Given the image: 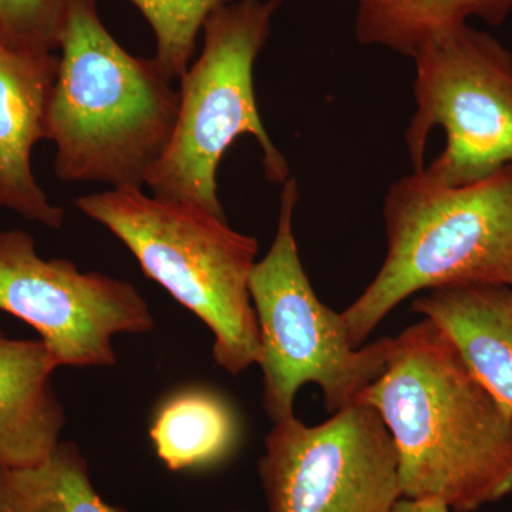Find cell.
I'll return each instance as SVG.
<instances>
[{
    "instance_id": "cell-1",
    "label": "cell",
    "mask_w": 512,
    "mask_h": 512,
    "mask_svg": "<svg viewBox=\"0 0 512 512\" xmlns=\"http://www.w3.org/2000/svg\"><path fill=\"white\" fill-rule=\"evenodd\" d=\"M357 402L392 434L406 500L476 512L512 494V410L430 319L394 338L386 369Z\"/></svg>"
},
{
    "instance_id": "cell-2",
    "label": "cell",
    "mask_w": 512,
    "mask_h": 512,
    "mask_svg": "<svg viewBox=\"0 0 512 512\" xmlns=\"http://www.w3.org/2000/svg\"><path fill=\"white\" fill-rule=\"evenodd\" d=\"M59 50L47 123L57 177L143 187L177 123L180 93L173 80L156 59L119 45L96 0H72Z\"/></svg>"
},
{
    "instance_id": "cell-3",
    "label": "cell",
    "mask_w": 512,
    "mask_h": 512,
    "mask_svg": "<svg viewBox=\"0 0 512 512\" xmlns=\"http://www.w3.org/2000/svg\"><path fill=\"white\" fill-rule=\"evenodd\" d=\"M383 220V264L342 312L355 348L416 293L461 285L512 288V167L463 187H444L413 171L387 191Z\"/></svg>"
},
{
    "instance_id": "cell-4",
    "label": "cell",
    "mask_w": 512,
    "mask_h": 512,
    "mask_svg": "<svg viewBox=\"0 0 512 512\" xmlns=\"http://www.w3.org/2000/svg\"><path fill=\"white\" fill-rule=\"evenodd\" d=\"M136 256L144 275L194 313L214 336L212 357L237 376L261 360L249 293L258 241L200 205L164 200L141 188H113L74 201Z\"/></svg>"
},
{
    "instance_id": "cell-5",
    "label": "cell",
    "mask_w": 512,
    "mask_h": 512,
    "mask_svg": "<svg viewBox=\"0 0 512 512\" xmlns=\"http://www.w3.org/2000/svg\"><path fill=\"white\" fill-rule=\"evenodd\" d=\"M284 2L238 0L205 22L204 49L181 77L173 137L146 178L154 197L200 205L227 218L218 197V167L242 136L258 141L268 181L289 180L288 161L265 130L254 89L256 59Z\"/></svg>"
},
{
    "instance_id": "cell-6",
    "label": "cell",
    "mask_w": 512,
    "mask_h": 512,
    "mask_svg": "<svg viewBox=\"0 0 512 512\" xmlns=\"http://www.w3.org/2000/svg\"><path fill=\"white\" fill-rule=\"evenodd\" d=\"M298 198V183L289 178L274 242L249 278L261 335L262 406L272 423L295 416L296 396L309 383L322 390L330 414L356 403L386 369L394 345L382 338L355 348L342 313L313 291L293 232Z\"/></svg>"
},
{
    "instance_id": "cell-7",
    "label": "cell",
    "mask_w": 512,
    "mask_h": 512,
    "mask_svg": "<svg viewBox=\"0 0 512 512\" xmlns=\"http://www.w3.org/2000/svg\"><path fill=\"white\" fill-rule=\"evenodd\" d=\"M416 113L404 140L413 171L463 187L512 167V53L468 25L413 57Z\"/></svg>"
},
{
    "instance_id": "cell-8",
    "label": "cell",
    "mask_w": 512,
    "mask_h": 512,
    "mask_svg": "<svg viewBox=\"0 0 512 512\" xmlns=\"http://www.w3.org/2000/svg\"><path fill=\"white\" fill-rule=\"evenodd\" d=\"M258 476L268 512H393L403 498L392 434L362 402L319 426L272 423Z\"/></svg>"
},
{
    "instance_id": "cell-9",
    "label": "cell",
    "mask_w": 512,
    "mask_h": 512,
    "mask_svg": "<svg viewBox=\"0 0 512 512\" xmlns=\"http://www.w3.org/2000/svg\"><path fill=\"white\" fill-rule=\"evenodd\" d=\"M0 311L29 323L57 367H113L117 335L156 328L136 286L100 272H82L70 259H43L35 238L0 232Z\"/></svg>"
},
{
    "instance_id": "cell-10",
    "label": "cell",
    "mask_w": 512,
    "mask_h": 512,
    "mask_svg": "<svg viewBox=\"0 0 512 512\" xmlns=\"http://www.w3.org/2000/svg\"><path fill=\"white\" fill-rule=\"evenodd\" d=\"M59 57L20 52L0 42V207L60 228L64 211L47 198L32 170L33 147L47 140Z\"/></svg>"
},
{
    "instance_id": "cell-11",
    "label": "cell",
    "mask_w": 512,
    "mask_h": 512,
    "mask_svg": "<svg viewBox=\"0 0 512 512\" xmlns=\"http://www.w3.org/2000/svg\"><path fill=\"white\" fill-rule=\"evenodd\" d=\"M56 369L42 340L0 333V466L35 467L60 443L66 416L52 383Z\"/></svg>"
},
{
    "instance_id": "cell-12",
    "label": "cell",
    "mask_w": 512,
    "mask_h": 512,
    "mask_svg": "<svg viewBox=\"0 0 512 512\" xmlns=\"http://www.w3.org/2000/svg\"><path fill=\"white\" fill-rule=\"evenodd\" d=\"M412 311L451 340L477 379L512 410V288L461 285L414 299Z\"/></svg>"
},
{
    "instance_id": "cell-13",
    "label": "cell",
    "mask_w": 512,
    "mask_h": 512,
    "mask_svg": "<svg viewBox=\"0 0 512 512\" xmlns=\"http://www.w3.org/2000/svg\"><path fill=\"white\" fill-rule=\"evenodd\" d=\"M148 434L164 466L180 473L207 470L228 460L238 446L239 424L220 393L190 386L158 404Z\"/></svg>"
},
{
    "instance_id": "cell-14",
    "label": "cell",
    "mask_w": 512,
    "mask_h": 512,
    "mask_svg": "<svg viewBox=\"0 0 512 512\" xmlns=\"http://www.w3.org/2000/svg\"><path fill=\"white\" fill-rule=\"evenodd\" d=\"M355 35L365 46H382L413 57L434 37L481 19L501 26L512 0H355Z\"/></svg>"
},
{
    "instance_id": "cell-15",
    "label": "cell",
    "mask_w": 512,
    "mask_h": 512,
    "mask_svg": "<svg viewBox=\"0 0 512 512\" xmlns=\"http://www.w3.org/2000/svg\"><path fill=\"white\" fill-rule=\"evenodd\" d=\"M0 512H127L104 500L73 441H60L43 463L0 466Z\"/></svg>"
},
{
    "instance_id": "cell-16",
    "label": "cell",
    "mask_w": 512,
    "mask_h": 512,
    "mask_svg": "<svg viewBox=\"0 0 512 512\" xmlns=\"http://www.w3.org/2000/svg\"><path fill=\"white\" fill-rule=\"evenodd\" d=\"M143 13L156 36L157 55L171 80L190 67L198 33L215 10L232 0H130Z\"/></svg>"
},
{
    "instance_id": "cell-17",
    "label": "cell",
    "mask_w": 512,
    "mask_h": 512,
    "mask_svg": "<svg viewBox=\"0 0 512 512\" xmlns=\"http://www.w3.org/2000/svg\"><path fill=\"white\" fill-rule=\"evenodd\" d=\"M72 0H0V42L20 52L60 49Z\"/></svg>"
},
{
    "instance_id": "cell-18",
    "label": "cell",
    "mask_w": 512,
    "mask_h": 512,
    "mask_svg": "<svg viewBox=\"0 0 512 512\" xmlns=\"http://www.w3.org/2000/svg\"><path fill=\"white\" fill-rule=\"evenodd\" d=\"M393 512H451L446 505L434 501L402 500L397 503Z\"/></svg>"
},
{
    "instance_id": "cell-19",
    "label": "cell",
    "mask_w": 512,
    "mask_h": 512,
    "mask_svg": "<svg viewBox=\"0 0 512 512\" xmlns=\"http://www.w3.org/2000/svg\"><path fill=\"white\" fill-rule=\"evenodd\" d=\"M237 512H244V511H237Z\"/></svg>"
}]
</instances>
